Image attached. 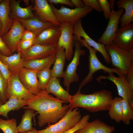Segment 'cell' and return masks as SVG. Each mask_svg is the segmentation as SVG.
<instances>
[{
  "mask_svg": "<svg viewBox=\"0 0 133 133\" xmlns=\"http://www.w3.org/2000/svg\"><path fill=\"white\" fill-rule=\"evenodd\" d=\"M115 0H110L109 1L110 8L111 10H114L115 2Z\"/></svg>",
  "mask_w": 133,
  "mask_h": 133,
  "instance_id": "cell-45",
  "label": "cell"
},
{
  "mask_svg": "<svg viewBox=\"0 0 133 133\" xmlns=\"http://www.w3.org/2000/svg\"><path fill=\"white\" fill-rule=\"evenodd\" d=\"M49 4L57 20L61 24H68L74 25L93 9L87 5H85L82 8L72 9L62 5L58 9L56 8L52 4Z\"/></svg>",
  "mask_w": 133,
  "mask_h": 133,
  "instance_id": "cell-5",
  "label": "cell"
},
{
  "mask_svg": "<svg viewBox=\"0 0 133 133\" xmlns=\"http://www.w3.org/2000/svg\"><path fill=\"white\" fill-rule=\"evenodd\" d=\"M56 53L47 57L24 61V67L38 71L47 67L50 68L54 64Z\"/></svg>",
  "mask_w": 133,
  "mask_h": 133,
  "instance_id": "cell-26",
  "label": "cell"
},
{
  "mask_svg": "<svg viewBox=\"0 0 133 133\" xmlns=\"http://www.w3.org/2000/svg\"><path fill=\"white\" fill-rule=\"evenodd\" d=\"M23 1L26 5L28 6H29V4L30 0H23Z\"/></svg>",
  "mask_w": 133,
  "mask_h": 133,
  "instance_id": "cell-47",
  "label": "cell"
},
{
  "mask_svg": "<svg viewBox=\"0 0 133 133\" xmlns=\"http://www.w3.org/2000/svg\"><path fill=\"white\" fill-rule=\"evenodd\" d=\"M81 118L78 108L69 109L65 115L58 122L49 125L45 129L38 130V133H63L75 125Z\"/></svg>",
  "mask_w": 133,
  "mask_h": 133,
  "instance_id": "cell-6",
  "label": "cell"
},
{
  "mask_svg": "<svg viewBox=\"0 0 133 133\" xmlns=\"http://www.w3.org/2000/svg\"><path fill=\"white\" fill-rule=\"evenodd\" d=\"M37 71L24 67L17 74L19 80L22 84L35 95L41 90L39 87Z\"/></svg>",
  "mask_w": 133,
  "mask_h": 133,
  "instance_id": "cell-17",
  "label": "cell"
},
{
  "mask_svg": "<svg viewBox=\"0 0 133 133\" xmlns=\"http://www.w3.org/2000/svg\"><path fill=\"white\" fill-rule=\"evenodd\" d=\"M73 33L74 35H76L80 37H83L85 41L89 46L93 47L101 53L106 63L109 64L111 63L110 57L106 51L105 45L95 41L88 35L83 28L81 19L74 24Z\"/></svg>",
  "mask_w": 133,
  "mask_h": 133,
  "instance_id": "cell-16",
  "label": "cell"
},
{
  "mask_svg": "<svg viewBox=\"0 0 133 133\" xmlns=\"http://www.w3.org/2000/svg\"><path fill=\"white\" fill-rule=\"evenodd\" d=\"M49 3L54 4L56 5L58 4H65L71 7L74 6L73 3L70 0H48Z\"/></svg>",
  "mask_w": 133,
  "mask_h": 133,
  "instance_id": "cell-41",
  "label": "cell"
},
{
  "mask_svg": "<svg viewBox=\"0 0 133 133\" xmlns=\"http://www.w3.org/2000/svg\"><path fill=\"white\" fill-rule=\"evenodd\" d=\"M0 129L4 133H18L16 119L14 118L5 120L0 118Z\"/></svg>",
  "mask_w": 133,
  "mask_h": 133,
  "instance_id": "cell-32",
  "label": "cell"
},
{
  "mask_svg": "<svg viewBox=\"0 0 133 133\" xmlns=\"http://www.w3.org/2000/svg\"><path fill=\"white\" fill-rule=\"evenodd\" d=\"M50 68L47 67L37 71L36 75L38 78V82L39 89L43 90L52 77Z\"/></svg>",
  "mask_w": 133,
  "mask_h": 133,
  "instance_id": "cell-33",
  "label": "cell"
},
{
  "mask_svg": "<svg viewBox=\"0 0 133 133\" xmlns=\"http://www.w3.org/2000/svg\"><path fill=\"white\" fill-rule=\"evenodd\" d=\"M11 0H2L0 3V22L1 28L0 36L5 34L11 28L14 20L10 17Z\"/></svg>",
  "mask_w": 133,
  "mask_h": 133,
  "instance_id": "cell-22",
  "label": "cell"
},
{
  "mask_svg": "<svg viewBox=\"0 0 133 133\" xmlns=\"http://www.w3.org/2000/svg\"><path fill=\"white\" fill-rule=\"evenodd\" d=\"M7 100L15 97L28 100L35 95L29 91L22 84L19 79L18 74L11 75L7 79Z\"/></svg>",
  "mask_w": 133,
  "mask_h": 133,
  "instance_id": "cell-10",
  "label": "cell"
},
{
  "mask_svg": "<svg viewBox=\"0 0 133 133\" xmlns=\"http://www.w3.org/2000/svg\"><path fill=\"white\" fill-rule=\"evenodd\" d=\"M124 10L122 8L116 11L111 10L107 27L101 37L98 40V42L106 45L112 42L114 37L118 28L120 18Z\"/></svg>",
  "mask_w": 133,
  "mask_h": 133,
  "instance_id": "cell-11",
  "label": "cell"
},
{
  "mask_svg": "<svg viewBox=\"0 0 133 133\" xmlns=\"http://www.w3.org/2000/svg\"><path fill=\"white\" fill-rule=\"evenodd\" d=\"M26 29L19 20L14 19L10 29L1 38L12 52L17 51V46L22 35Z\"/></svg>",
  "mask_w": 133,
  "mask_h": 133,
  "instance_id": "cell-12",
  "label": "cell"
},
{
  "mask_svg": "<svg viewBox=\"0 0 133 133\" xmlns=\"http://www.w3.org/2000/svg\"><path fill=\"white\" fill-rule=\"evenodd\" d=\"M126 78L130 88L133 90V67L131 68L128 72Z\"/></svg>",
  "mask_w": 133,
  "mask_h": 133,
  "instance_id": "cell-42",
  "label": "cell"
},
{
  "mask_svg": "<svg viewBox=\"0 0 133 133\" xmlns=\"http://www.w3.org/2000/svg\"><path fill=\"white\" fill-rule=\"evenodd\" d=\"M113 98L112 92L108 90H102L89 94L78 90L72 96L68 106L69 109L80 107L92 113L108 111Z\"/></svg>",
  "mask_w": 133,
  "mask_h": 133,
  "instance_id": "cell-2",
  "label": "cell"
},
{
  "mask_svg": "<svg viewBox=\"0 0 133 133\" xmlns=\"http://www.w3.org/2000/svg\"><path fill=\"white\" fill-rule=\"evenodd\" d=\"M122 98L116 97L113 98L108 111V114L111 118L117 123L122 121Z\"/></svg>",
  "mask_w": 133,
  "mask_h": 133,
  "instance_id": "cell-29",
  "label": "cell"
},
{
  "mask_svg": "<svg viewBox=\"0 0 133 133\" xmlns=\"http://www.w3.org/2000/svg\"><path fill=\"white\" fill-rule=\"evenodd\" d=\"M44 90L49 94H52L56 98L65 103H69L72 98V95L62 87L56 78L52 77Z\"/></svg>",
  "mask_w": 133,
  "mask_h": 133,
  "instance_id": "cell-19",
  "label": "cell"
},
{
  "mask_svg": "<svg viewBox=\"0 0 133 133\" xmlns=\"http://www.w3.org/2000/svg\"><path fill=\"white\" fill-rule=\"evenodd\" d=\"M118 9L123 8L125 13L120 17L119 22L120 26H124L133 21V0H119L116 2Z\"/></svg>",
  "mask_w": 133,
  "mask_h": 133,
  "instance_id": "cell-25",
  "label": "cell"
},
{
  "mask_svg": "<svg viewBox=\"0 0 133 133\" xmlns=\"http://www.w3.org/2000/svg\"><path fill=\"white\" fill-rule=\"evenodd\" d=\"M90 118L89 115L86 114L75 125L63 133H74L87 124L89 122L88 121Z\"/></svg>",
  "mask_w": 133,
  "mask_h": 133,
  "instance_id": "cell-36",
  "label": "cell"
},
{
  "mask_svg": "<svg viewBox=\"0 0 133 133\" xmlns=\"http://www.w3.org/2000/svg\"><path fill=\"white\" fill-rule=\"evenodd\" d=\"M61 33L59 26L53 25L43 31L36 37L33 45L57 44Z\"/></svg>",
  "mask_w": 133,
  "mask_h": 133,
  "instance_id": "cell-18",
  "label": "cell"
},
{
  "mask_svg": "<svg viewBox=\"0 0 133 133\" xmlns=\"http://www.w3.org/2000/svg\"><path fill=\"white\" fill-rule=\"evenodd\" d=\"M75 37V50L72 60L67 66L66 69L64 72L63 83L66 87V90L69 92L70 86L74 82H78L79 77L77 73L78 66L80 64L81 56L85 53L84 50L81 49L82 46L81 43L76 35Z\"/></svg>",
  "mask_w": 133,
  "mask_h": 133,
  "instance_id": "cell-7",
  "label": "cell"
},
{
  "mask_svg": "<svg viewBox=\"0 0 133 133\" xmlns=\"http://www.w3.org/2000/svg\"><path fill=\"white\" fill-rule=\"evenodd\" d=\"M113 41L125 50H133V24L132 23L118 28Z\"/></svg>",
  "mask_w": 133,
  "mask_h": 133,
  "instance_id": "cell-13",
  "label": "cell"
},
{
  "mask_svg": "<svg viewBox=\"0 0 133 133\" xmlns=\"http://www.w3.org/2000/svg\"><path fill=\"white\" fill-rule=\"evenodd\" d=\"M4 104L0 106V115L8 119V114L12 110H18L26 106V101L20 98H10Z\"/></svg>",
  "mask_w": 133,
  "mask_h": 133,
  "instance_id": "cell-28",
  "label": "cell"
},
{
  "mask_svg": "<svg viewBox=\"0 0 133 133\" xmlns=\"http://www.w3.org/2000/svg\"><path fill=\"white\" fill-rule=\"evenodd\" d=\"M26 109L21 122L17 126L19 133L27 132L33 129L32 120L34 110L30 109Z\"/></svg>",
  "mask_w": 133,
  "mask_h": 133,
  "instance_id": "cell-30",
  "label": "cell"
},
{
  "mask_svg": "<svg viewBox=\"0 0 133 133\" xmlns=\"http://www.w3.org/2000/svg\"><path fill=\"white\" fill-rule=\"evenodd\" d=\"M2 0H0V3L1 2ZM1 23L0 22V31L1 30Z\"/></svg>",
  "mask_w": 133,
  "mask_h": 133,
  "instance_id": "cell-48",
  "label": "cell"
},
{
  "mask_svg": "<svg viewBox=\"0 0 133 133\" xmlns=\"http://www.w3.org/2000/svg\"><path fill=\"white\" fill-rule=\"evenodd\" d=\"M122 121L126 125L130 124L131 121L133 119V108L126 100L122 99Z\"/></svg>",
  "mask_w": 133,
  "mask_h": 133,
  "instance_id": "cell-31",
  "label": "cell"
},
{
  "mask_svg": "<svg viewBox=\"0 0 133 133\" xmlns=\"http://www.w3.org/2000/svg\"><path fill=\"white\" fill-rule=\"evenodd\" d=\"M33 10L35 11L37 17L41 21L49 22L53 25L59 26L58 21L47 0H35Z\"/></svg>",
  "mask_w": 133,
  "mask_h": 133,
  "instance_id": "cell-14",
  "label": "cell"
},
{
  "mask_svg": "<svg viewBox=\"0 0 133 133\" xmlns=\"http://www.w3.org/2000/svg\"><path fill=\"white\" fill-rule=\"evenodd\" d=\"M0 52L3 55L9 56L13 54L0 36Z\"/></svg>",
  "mask_w": 133,
  "mask_h": 133,
  "instance_id": "cell-39",
  "label": "cell"
},
{
  "mask_svg": "<svg viewBox=\"0 0 133 133\" xmlns=\"http://www.w3.org/2000/svg\"><path fill=\"white\" fill-rule=\"evenodd\" d=\"M1 105H2L1 103V102H0V106Z\"/></svg>",
  "mask_w": 133,
  "mask_h": 133,
  "instance_id": "cell-49",
  "label": "cell"
},
{
  "mask_svg": "<svg viewBox=\"0 0 133 133\" xmlns=\"http://www.w3.org/2000/svg\"><path fill=\"white\" fill-rule=\"evenodd\" d=\"M0 70L7 80L11 75L7 67L0 60Z\"/></svg>",
  "mask_w": 133,
  "mask_h": 133,
  "instance_id": "cell-43",
  "label": "cell"
},
{
  "mask_svg": "<svg viewBox=\"0 0 133 133\" xmlns=\"http://www.w3.org/2000/svg\"><path fill=\"white\" fill-rule=\"evenodd\" d=\"M37 130L33 128V130L30 131L24 132H20L19 133H38Z\"/></svg>",
  "mask_w": 133,
  "mask_h": 133,
  "instance_id": "cell-46",
  "label": "cell"
},
{
  "mask_svg": "<svg viewBox=\"0 0 133 133\" xmlns=\"http://www.w3.org/2000/svg\"><path fill=\"white\" fill-rule=\"evenodd\" d=\"M113 73H109L107 76H100L96 79V80L99 82L102 79H108L112 81L116 86L118 95L122 99L127 100L133 108V90L130 88L125 75L121 73L117 77Z\"/></svg>",
  "mask_w": 133,
  "mask_h": 133,
  "instance_id": "cell-8",
  "label": "cell"
},
{
  "mask_svg": "<svg viewBox=\"0 0 133 133\" xmlns=\"http://www.w3.org/2000/svg\"><path fill=\"white\" fill-rule=\"evenodd\" d=\"M75 8H80L83 7L85 5L82 0H71Z\"/></svg>",
  "mask_w": 133,
  "mask_h": 133,
  "instance_id": "cell-44",
  "label": "cell"
},
{
  "mask_svg": "<svg viewBox=\"0 0 133 133\" xmlns=\"http://www.w3.org/2000/svg\"><path fill=\"white\" fill-rule=\"evenodd\" d=\"M65 102L41 90L31 99L26 101L24 109H30L37 111L38 124L41 127L47 124H55L62 118L69 110Z\"/></svg>",
  "mask_w": 133,
  "mask_h": 133,
  "instance_id": "cell-1",
  "label": "cell"
},
{
  "mask_svg": "<svg viewBox=\"0 0 133 133\" xmlns=\"http://www.w3.org/2000/svg\"><path fill=\"white\" fill-rule=\"evenodd\" d=\"M21 0H10V17L14 19L26 20L35 17L32 12L33 6L31 4L25 8L20 6Z\"/></svg>",
  "mask_w": 133,
  "mask_h": 133,
  "instance_id": "cell-21",
  "label": "cell"
},
{
  "mask_svg": "<svg viewBox=\"0 0 133 133\" xmlns=\"http://www.w3.org/2000/svg\"><path fill=\"white\" fill-rule=\"evenodd\" d=\"M57 45H34L28 50L21 54V58L25 61L47 57L56 53Z\"/></svg>",
  "mask_w": 133,
  "mask_h": 133,
  "instance_id": "cell-15",
  "label": "cell"
},
{
  "mask_svg": "<svg viewBox=\"0 0 133 133\" xmlns=\"http://www.w3.org/2000/svg\"><path fill=\"white\" fill-rule=\"evenodd\" d=\"M102 11L104 13V16L105 19H109L111 12L109 1L107 0H98Z\"/></svg>",
  "mask_w": 133,
  "mask_h": 133,
  "instance_id": "cell-37",
  "label": "cell"
},
{
  "mask_svg": "<svg viewBox=\"0 0 133 133\" xmlns=\"http://www.w3.org/2000/svg\"><path fill=\"white\" fill-rule=\"evenodd\" d=\"M36 36V35L33 32L26 30L22 35L21 40H29L34 39Z\"/></svg>",
  "mask_w": 133,
  "mask_h": 133,
  "instance_id": "cell-40",
  "label": "cell"
},
{
  "mask_svg": "<svg viewBox=\"0 0 133 133\" xmlns=\"http://www.w3.org/2000/svg\"><path fill=\"white\" fill-rule=\"evenodd\" d=\"M113 66L126 76L133 67V50L128 51L117 46L113 41L105 46Z\"/></svg>",
  "mask_w": 133,
  "mask_h": 133,
  "instance_id": "cell-3",
  "label": "cell"
},
{
  "mask_svg": "<svg viewBox=\"0 0 133 133\" xmlns=\"http://www.w3.org/2000/svg\"><path fill=\"white\" fill-rule=\"evenodd\" d=\"M18 20L26 30L33 32L36 36L43 31L53 25L49 22L41 21L35 16L27 19Z\"/></svg>",
  "mask_w": 133,
  "mask_h": 133,
  "instance_id": "cell-24",
  "label": "cell"
},
{
  "mask_svg": "<svg viewBox=\"0 0 133 133\" xmlns=\"http://www.w3.org/2000/svg\"><path fill=\"white\" fill-rule=\"evenodd\" d=\"M66 57L64 49L57 47L54 65L51 70L52 77L60 78L63 77Z\"/></svg>",
  "mask_w": 133,
  "mask_h": 133,
  "instance_id": "cell-27",
  "label": "cell"
},
{
  "mask_svg": "<svg viewBox=\"0 0 133 133\" xmlns=\"http://www.w3.org/2000/svg\"><path fill=\"white\" fill-rule=\"evenodd\" d=\"M0 60L7 67L11 75L17 74L24 68V61L20 53L6 56L0 52Z\"/></svg>",
  "mask_w": 133,
  "mask_h": 133,
  "instance_id": "cell-20",
  "label": "cell"
},
{
  "mask_svg": "<svg viewBox=\"0 0 133 133\" xmlns=\"http://www.w3.org/2000/svg\"><path fill=\"white\" fill-rule=\"evenodd\" d=\"M85 5L89 6L93 9L98 12H101L102 10L97 0H83Z\"/></svg>",
  "mask_w": 133,
  "mask_h": 133,
  "instance_id": "cell-38",
  "label": "cell"
},
{
  "mask_svg": "<svg viewBox=\"0 0 133 133\" xmlns=\"http://www.w3.org/2000/svg\"><path fill=\"white\" fill-rule=\"evenodd\" d=\"M115 128L108 125L99 119L89 122L74 133H112Z\"/></svg>",
  "mask_w": 133,
  "mask_h": 133,
  "instance_id": "cell-23",
  "label": "cell"
},
{
  "mask_svg": "<svg viewBox=\"0 0 133 133\" xmlns=\"http://www.w3.org/2000/svg\"><path fill=\"white\" fill-rule=\"evenodd\" d=\"M74 25L63 24H61L59 26L61 33L57 43V47H62L64 49L66 59L69 61L72 57L74 46Z\"/></svg>",
  "mask_w": 133,
  "mask_h": 133,
  "instance_id": "cell-9",
  "label": "cell"
},
{
  "mask_svg": "<svg viewBox=\"0 0 133 133\" xmlns=\"http://www.w3.org/2000/svg\"><path fill=\"white\" fill-rule=\"evenodd\" d=\"M7 88V80L0 70V101L2 105L8 100L6 98Z\"/></svg>",
  "mask_w": 133,
  "mask_h": 133,
  "instance_id": "cell-34",
  "label": "cell"
},
{
  "mask_svg": "<svg viewBox=\"0 0 133 133\" xmlns=\"http://www.w3.org/2000/svg\"><path fill=\"white\" fill-rule=\"evenodd\" d=\"M82 46L86 48L89 52V70L87 76L82 81L79 85V90H81L82 88L84 86L91 82L93 80V75L96 72L100 70H102L104 72L109 74L115 73L119 75L122 73L117 69L114 68H111L102 64L98 59L96 53L98 51L93 48L89 46L85 42L84 39H81V37L76 35Z\"/></svg>",
  "mask_w": 133,
  "mask_h": 133,
  "instance_id": "cell-4",
  "label": "cell"
},
{
  "mask_svg": "<svg viewBox=\"0 0 133 133\" xmlns=\"http://www.w3.org/2000/svg\"><path fill=\"white\" fill-rule=\"evenodd\" d=\"M35 39L21 40L17 45L16 51L17 53L22 54L27 51L33 45Z\"/></svg>",
  "mask_w": 133,
  "mask_h": 133,
  "instance_id": "cell-35",
  "label": "cell"
}]
</instances>
